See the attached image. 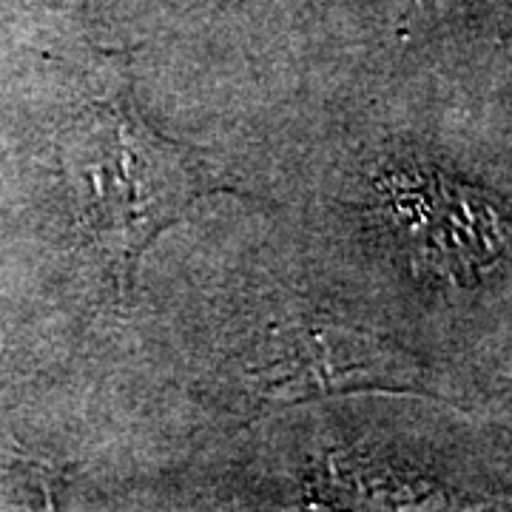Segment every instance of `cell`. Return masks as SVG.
Here are the masks:
<instances>
[{"instance_id": "1", "label": "cell", "mask_w": 512, "mask_h": 512, "mask_svg": "<svg viewBox=\"0 0 512 512\" xmlns=\"http://www.w3.org/2000/svg\"><path fill=\"white\" fill-rule=\"evenodd\" d=\"M80 220L126 291L140 256L200 197L228 191L191 148L151 128L128 92L92 103L69 146Z\"/></svg>"}, {"instance_id": "2", "label": "cell", "mask_w": 512, "mask_h": 512, "mask_svg": "<svg viewBox=\"0 0 512 512\" xmlns=\"http://www.w3.org/2000/svg\"><path fill=\"white\" fill-rule=\"evenodd\" d=\"M265 404H299L353 390H404L413 367L396 348L333 322L274 328L248 365Z\"/></svg>"}]
</instances>
